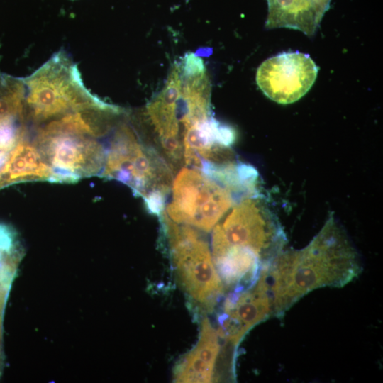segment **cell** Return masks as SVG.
<instances>
[{
    "mask_svg": "<svg viewBox=\"0 0 383 383\" xmlns=\"http://www.w3.org/2000/svg\"><path fill=\"white\" fill-rule=\"evenodd\" d=\"M362 272L357 252L333 216L301 250L282 251L266 267L273 316L322 287H343Z\"/></svg>",
    "mask_w": 383,
    "mask_h": 383,
    "instance_id": "cell-1",
    "label": "cell"
},
{
    "mask_svg": "<svg viewBox=\"0 0 383 383\" xmlns=\"http://www.w3.org/2000/svg\"><path fill=\"white\" fill-rule=\"evenodd\" d=\"M170 165L145 145L135 130L121 121L106 152L101 176L118 180L141 196L148 210L160 215L172 182Z\"/></svg>",
    "mask_w": 383,
    "mask_h": 383,
    "instance_id": "cell-2",
    "label": "cell"
},
{
    "mask_svg": "<svg viewBox=\"0 0 383 383\" xmlns=\"http://www.w3.org/2000/svg\"><path fill=\"white\" fill-rule=\"evenodd\" d=\"M23 79L26 124L38 127L67 113L105 103L87 89L77 65L64 50L55 53Z\"/></svg>",
    "mask_w": 383,
    "mask_h": 383,
    "instance_id": "cell-3",
    "label": "cell"
},
{
    "mask_svg": "<svg viewBox=\"0 0 383 383\" xmlns=\"http://www.w3.org/2000/svg\"><path fill=\"white\" fill-rule=\"evenodd\" d=\"M285 241L277 219L257 196H252L237 204L224 222L214 228L212 250L250 252L267 265L282 251Z\"/></svg>",
    "mask_w": 383,
    "mask_h": 383,
    "instance_id": "cell-4",
    "label": "cell"
},
{
    "mask_svg": "<svg viewBox=\"0 0 383 383\" xmlns=\"http://www.w3.org/2000/svg\"><path fill=\"white\" fill-rule=\"evenodd\" d=\"M162 220L181 286L194 301L213 304L223 293V283L207 243L190 226L177 223L165 213Z\"/></svg>",
    "mask_w": 383,
    "mask_h": 383,
    "instance_id": "cell-5",
    "label": "cell"
},
{
    "mask_svg": "<svg viewBox=\"0 0 383 383\" xmlns=\"http://www.w3.org/2000/svg\"><path fill=\"white\" fill-rule=\"evenodd\" d=\"M167 215L173 221L211 231L234 202V194L203 172L183 168L176 177Z\"/></svg>",
    "mask_w": 383,
    "mask_h": 383,
    "instance_id": "cell-6",
    "label": "cell"
},
{
    "mask_svg": "<svg viewBox=\"0 0 383 383\" xmlns=\"http://www.w3.org/2000/svg\"><path fill=\"white\" fill-rule=\"evenodd\" d=\"M33 140L55 172L56 182H75L102 172L106 152L96 138L54 133H35Z\"/></svg>",
    "mask_w": 383,
    "mask_h": 383,
    "instance_id": "cell-7",
    "label": "cell"
},
{
    "mask_svg": "<svg viewBox=\"0 0 383 383\" xmlns=\"http://www.w3.org/2000/svg\"><path fill=\"white\" fill-rule=\"evenodd\" d=\"M318 72V67L308 54L284 52L260 65L256 82L269 99L287 104L298 101L308 92Z\"/></svg>",
    "mask_w": 383,
    "mask_h": 383,
    "instance_id": "cell-8",
    "label": "cell"
},
{
    "mask_svg": "<svg viewBox=\"0 0 383 383\" xmlns=\"http://www.w3.org/2000/svg\"><path fill=\"white\" fill-rule=\"evenodd\" d=\"M273 316L266 265L251 286L233 290L226 299L218 317L219 336L236 347L248 331Z\"/></svg>",
    "mask_w": 383,
    "mask_h": 383,
    "instance_id": "cell-9",
    "label": "cell"
},
{
    "mask_svg": "<svg viewBox=\"0 0 383 383\" xmlns=\"http://www.w3.org/2000/svg\"><path fill=\"white\" fill-rule=\"evenodd\" d=\"M181 95L179 64H175L162 91L145 107L143 116L151 126L163 155L172 167L184 160L183 145L179 137L178 105Z\"/></svg>",
    "mask_w": 383,
    "mask_h": 383,
    "instance_id": "cell-10",
    "label": "cell"
},
{
    "mask_svg": "<svg viewBox=\"0 0 383 383\" xmlns=\"http://www.w3.org/2000/svg\"><path fill=\"white\" fill-rule=\"evenodd\" d=\"M123 111L104 103L64 115L37 127L36 133H70L94 138L105 136L121 121Z\"/></svg>",
    "mask_w": 383,
    "mask_h": 383,
    "instance_id": "cell-11",
    "label": "cell"
},
{
    "mask_svg": "<svg viewBox=\"0 0 383 383\" xmlns=\"http://www.w3.org/2000/svg\"><path fill=\"white\" fill-rule=\"evenodd\" d=\"M38 180L56 182V176L27 129L0 167V188Z\"/></svg>",
    "mask_w": 383,
    "mask_h": 383,
    "instance_id": "cell-12",
    "label": "cell"
},
{
    "mask_svg": "<svg viewBox=\"0 0 383 383\" xmlns=\"http://www.w3.org/2000/svg\"><path fill=\"white\" fill-rule=\"evenodd\" d=\"M331 0H267L268 29L286 28L312 37L330 6Z\"/></svg>",
    "mask_w": 383,
    "mask_h": 383,
    "instance_id": "cell-13",
    "label": "cell"
},
{
    "mask_svg": "<svg viewBox=\"0 0 383 383\" xmlns=\"http://www.w3.org/2000/svg\"><path fill=\"white\" fill-rule=\"evenodd\" d=\"M220 351L219 335L210 321L204 318L196 345L176 367L174 382L207 383L213 379L214 367Z\"/></svg>",
    "mask_w": 383,
    "mask_h": 383,
    "instance_id": "cell-14",
    "label": "cell"
}]
</instances>
